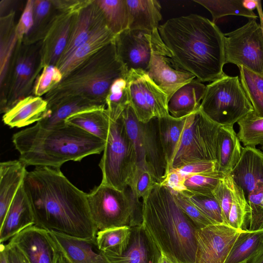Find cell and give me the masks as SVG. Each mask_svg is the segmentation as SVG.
Listing matches in <instances>:
<instances>
[{"label":"cell","instance_id":"6da1fadb","mask_svg":"<svg viewBox=\"0 0 263 263\" xmlns=\"http://www.w3.org/2000/svg\"><path fill=\"white\" fill-rule=\"evenodd\" d=\"M23 187L30 201L35 225L80 238H96L87 194L74 186L60 168L36 166L27 172Z\"/></svg>","mask_w":263,"mask_h":263},{"label":"cell","instance_id":"7a4b0ae2","mask_svg":"<svg viewBox=\"0 0 263 263\" xmlns=\"http://www.w3.org/2000/svg\"><path fill=\"white\" fill-rule=\"evenodd\" d=\"M174 64L201 82L226 74L225 36L215 23L196 14L168 20L158 28Z\"/></svg>","mask_w":263,"mask_h":263},{"label":"cell","instance_id":"3957f363","mask_svg":"<svg viewBox=\"0 0 263 263\" xmlns=\"http://www.w3.org/2000/svg\"><path fill=\"white\" fill-rule=\"evenodd\" d=\"M12 142L26 166L60 168L68 161L99 154L106 141L65 123L48 128L36 124L15 133Z\"/></svg>","mask_w":263,"mask_h":263},{"label":"cell","instance_id":"277c9868","mask_svg":"<svg viewBox=\"0 0 263 263\" xmlns=\"http://www.w3.org/2000/svg\"><path fill=\"white\" fill-rule=\"evenodd\" d=\"M142 203V225L161 251L176 263H195L198 228L174 193L157 184Z\"/></svg>","mask_w":263,"mask_h":263},{"label":"cell","instance_id":"5b68a950","mask_svg":"<svg viewBox=\"0 0 263 263\" xmlns=\"http://www.w3.org/2000/svg\"><path fill=\"white\" fill-rule=\"evenodd\" d=\"M127 73L117 55L114 40L63 77L43 98L48 106L66 98L81 97L106 107L111 84L117 79L126 78Z\"/></svg>","mask_w":263,"mask_h":263},{"label":"cell","instance_id":"8992f818","mask_svg":"<svg viewBox=\"0 0 263 263\" xmlns=\"http://www.w3.org/2000/svg\"><path fill=\"white\" fill-rule=\"evenodd\" d=\"M87 197L91 219L98 231L142 224L143 203L129 186L121 191L101 183Z\"/></svg>","mask_w":263,"mask_h":263},{"label":"cell","instance_id":"52a82bcc","mask_svg":"<svg viewBox=\"0 0 263 263\" xmlns=\"http://www.w3.org/2000/svg\"><path fill=\"white\" fill-rule=\"evenodd\" d=\"M200 110L220 126H232L254 111L238 76L226 74L206 85Z\"/></svg>","mask_w":263,"mask_h":263},{"label":"cell","instance_id":"ba28073f","mask_svg":"<svg viewBox=\"0 0 263 263\" xmlns=\"http://www.w3.org/2000/svg\"><path fill=\"white\" fill-rule=\"evenodd\" d=\"M120 118L134 149L135 171L142 169L149 171L160 184L166 163L159 140L158 118H153L147 123L141 122L129 105Z\"/></svg>","mask_w":263,"mask_h":263},{"label":"cell","instance_id":"9c48e42d","mask_svg":"<svg viewBox=\"0 0 263 263\" xmlns=\"http://www.w3.org/2000/svg\"><path fill=\"white\" fill-rule=\"evenodd\" d=\"M102 171L101 183L124 190L135 171V157L132 144L120 117L110 119L108 136L99 163Z\"/></svg>","mask_w":263,"mask_h":263},{"label":"cell","instance_id":"30bf717a","mask_svg":"<svg viewBox=\"0 0 263 263\" xmlns=\"http://www.w3.org/2000/svg\"><path fill=\"white\" fill-rule=\"evenodd\" d=\"M220 126L200 109L187 116L171 168L197 161H216L217 139Z\"/></svg>","mask_w":263,"mask_h":263},{"label":"cell","instance_id":"8fae6325","mask_svg":"<svg viewBox=\"0 0 263 263\" xmlns=\"http://www.w3.org/2000/svg\"><path fill=\"white\" fill-rule=\"evenodd\" d=\"M260 23L249 18L243 26L225 36L226 63L245 67L263 76V11L261 1L256 8Z\"/></svg>","mask_w":263,"mask_h":263},{"label":"cell","instance_id":"7c38bea8","mask_svg":"<svg viewBox=\"0 0 263 263\" xmlns=\"http://www.w3.org/2000/svg\"><path fill=\"white\" fill-rule=\"evenodd\" d=\"M115 43L117 55L128 72H147L154 55L172 57L158 29L147 31L127 29L116 36Z\"/></svg>","mask_w":263,"mask_h":263},{"label":"cell","instance_id":"4fadbf2b","mask_svg":"<svg viewBox=\"0 0 263 263\" xmlns=\"http://www.w3.org/2000/svg\"><path fill=\"white\" fill-rule=\"evenodd\" d=\"M126 79L129 105L140 122L147 123L153 118L170 115L167 95L149 77L147 72L130 70Z\"/></svg>","mask_w":263,"mask_h":263},{"label":"cell","instance_id":"5bb4252c","mask_svg":"<svg viewBox=\"0 0 263 263\" xmlns=\"http://www.w3.org/2000/svg\"><path fill=\"white\" fill-rule=\"evenodd\" d=\"M243 230L224 224H212L198 229L195 263H225Z\"/></svg>","mask_w":263,"mask_h":263},{"label":"cell","instance_id":"9a60e30c","mask_svg":"<svg viewBox=\"0 0 263 263\" xmlns=\"http://www.w3.org/2000/svg\"><path fill=\"white\" fill-rule=\"evenodd\" d=\"M25 255L30 263H57L60 253L49 230L33 225L10 240Z\"/></svg>","mask_w":263,"mask_h":263},{"label":"cell","instance_id":"2e32d148","mask_svg":"<svg viewBox=\"0 0 263 263\" xmlns=\"http://www.w3.org/2000/svg\"><path fill=\"white\" fill-rule=\"evenodd\" d=\"M103 252L110 263H158L162 253L142 224L131 228L129 243L122 253Z\"/></svg>","mask_w":263,"mask_h":263},{"label":"cell","instance_id":"e0dca14e","mask_svg":"<svg viewBox=\"0 0 263 263\" xmlns=\"http://www.w3.org/2000/svg\"><path fill=\"white\" fill-rule=\"evenodd\" d=\"M76 15L59 12L54 17L41 41L43 68L57 65L67 45Z\"/></svg>","mask_w":263,"mask_h":263},{"label":"cell","instance_id":"ac0fdd59","mask_svg":"<svg viewBox=\"0 0 263 263\" xmlns=\"http://www.w3.org/2000/svg\"><path fill=\"white\" fill-rule=\"evenodd\" d=\"M230 175L245 196L263 184V152L256 147H242L240 158Z\"/></svg>","mask_w":263,"mask_h":263},{"label":"cell","instance_id":"d6986e66","mask_svg":"<svg viewBox=\"0 0 263 263\" xmlns=\"http://www.w3.org/2000/svg\"><path fill=\"white\" fill-rule=\"evenodd\" d=\"M60 253L69 263H110L97 245L96 238L85 239L49 231Z\"/></svg>","mask_w":263,"mask_h":263},{"label":"cell","instance_id":"ffe728a7","mask_svg":"<svg viewBox=\"0 0 263 263\" xmlns=\"http://www.w3.org/2000/svg\"><path fill=\"white\" fill-rule=\"evenodd\" d=\"M105 22L95 0L77 13L67 45L56 66L59 67L63 65L88 39L93 30Z\"/></svg>","mask_w":263,"mask_h":263},{"label":"cell","instance_id":"44dd1931","mask_svg":"<svg viewBox=\"0 0 263 263\" xmlns=\"http://www.w3.org/2000/svg\"><path fill=\"white\" fill-rule=\"evenodd\" d=\"M147 73L168 96V100L180 87L196 78L193 74L177 67L170 57L154 55Z\"/></svg>","mask_w":263,"mask_h":263},{"label":"cell","instance_id":"7402d4cb","mask_svg":"<svg viewBox=\"0 0 263 263\" xmlns=\"http://www.w3.org/2000/svg\"><path fill=\"white\" fill-rule=\"evenodd\" d=\"M35 223L33 212L22 184L12 201L4 221L0 224L1 244L9 241L17 234Z\"/></svg>","mask_w":263,"mask_h":263},{"label":"cell","instance_id":"603a6c76","mask_svg":"<svg viewBox=\"0 0 263 263\" xmlns=\"http://www.w3.org/2000/svg\"><path fill=\"white\" fill-rule=\"evenodd\" d=\"M21 160L0 163V224L4 221L10 205L23 184L27 171Z\"/></svg>","mask_w":263,"mask_h":263},{"label":"cell","instance_id":"cb8c5ba5","mask_svg":"<svg viewBox=\"0 0 263 263\" xmlns=\"http://www.w3.org/2000/svg\"><path fill=\"white\" fill-rule=\"evenodd\" d=\"M15 11L1 14L0 20V86L1 100L6 96V83L11 61L17 43Z\"/></svg>","mask_w":263,"mask_h":263},{"label":"cell","instance_id":"d4e9b609","mask_svg":"<svg viewBox=\"0 0 263 263\" xmlns=\"http://www.w3.org/2000/svg\"><path fill=\"white\" fill-rule=\"evenodd\" d=\"M47 107L43 98L31 95L19 100L4 113L2 120L10 127H22L42 120Z\"/></svg>","mask_w":263,"mask_h":263},{"label":"cell","instance_id":"484cf974","mask_svg":"<svg viewBox=\"0 0 263 263\" xmlns=\"http://www.w3.org/2000/svg\"><path fill=\"white\" fill-rule=\"evenodd\" d=\"M206 86L197 79L179 88L168 101V111L175 118L187 116L198 110Z\"/></svg>","mask_w":263,"mask_h":263},{"label":"cell","instance_id":"4316f807","mask_svg":"<svg viewBox=\"0 0 263 263\" xmlns=\"http://www.w3.org/2000/svg\"><path fill=\"white\" fill-rule=\"evenodd\" d=\"M102 108L106 106L85 98L70 97L48 106L43 118L35 124L42 128H48L66 123L67 118L78 112Z\"/></svg>","mask_w":263,"mask_h":263},{"label":"cell","instance_id":"83f0119b","mask_svg":"<svg viewBox=\"0 0 263 263\" xmlns=\"http://www.w3.org/2000/svg\"><path fill=\"white\" fill-rule=\"evenodd\" d=\"M115 37L116 35L108 29L105 22L97 27L71 57L58 67L63 77L89 57L113 42Z\"/></svg>","mask_w":263,"mask_h":263},{"label":"cell","instance_id":"f1b7e54d","mask_svg":"<svg viewBox=\"0 0 263 263\" xmlns=\"http://www.w3.org/2000/svg\"><path fill=\"white\" fill-rule=\"evenodd\" d=\"M128 10V29L153 31L162 19L161 6L157 0H126Z\"/></svg>","mask_w":263,"mask_h":263},{"label":"cell","instance_id":"f546056e","mask_svg":"<svg viewBox=\"0 0 263 263\" xmlns=\"http://www.w3.org/2000/svg\"><path fill=\"white\" fill-rule=\"evenodd\" d=\"M242 147L237 134L232 126H221L216 147L218 172L224 175L230 174L238 162Z\"/></svg>","mask_w":263,"mask_h":263},{"label":"cell","instance_id":"4dcf8cb0","mask_svg":"<svg viewBox=\"0 0 263 263\" xmlns=\"http://www.w3.org/2000/svg\"><path fill=\"white\" fill-rule=\"evenodd\" d=\"M187 117L175 118L168 115L158 118L159 140L166 163L164 176L172 167L179 146Z\"/></svg>","mask_w":263,"mask_h":263},{"label":"cell","instance_id":"1f68e13d","mask_svg":"<svg viewBox=\"0 0 263 263\" xmlns=\"http://www.w3.org/2000/svg\"><path fill=\"white\" fill-rule=\"evenodd\" d=\"M65 122L106 141L110 127V118L106 108L85 110L72 115Z\"/></svg>","mask_w":263,"mask_h":263},{"label":"cell","instance_id":"d6a6232c","mask_svg":"<svg viewBox=\"0 0 263 263\" xmlns=\"http://www.w3.org/2000/svg\"><path fill=\"white\" fill-rule=\"evenodd\" d=\"M263 246V228L243 230L235 240L225 263H242L249 260Z\"/></svg>","mask_w":263,"mask_h":263},{"label":"cell","instance_id":"836d02e7","mask_svg":"<svg viewBox=\"0 0 263 263\" xmlns=\"http://www.w3.org/2000/svg\"><path fill=\"white\" fill-rule=\"evenodd\" d=\"M58 12L51 0H34L33 25L23 41L28 44L41 41Z\"/></svg>","mask_w":263,"mask_h":263},{"label":"cell","instance_id":"e575fe53","mask_svg":"<svg viewBox=\"0 0 263 263\" xmlns=\"http://www.w3.org/2000/svg\"><path fill=\"white\" fill-rule=\"evenodd\" d=\"M108 29L116 36L128 29V10L126 0H95Z\"/></svg>","mask_w":263,"mask_h":263},{"label":"cell","instance_id":"d590c367","mask_svg":"<svg viewBox=\"0 0 263 263\" xmlns=\"http://www.w3.org/2000/svg\"><path fill=\"white\" fill-rule=\"evenodd\" d=\"M131 235V227H115L98 231L96 241L100 250L120 254L126 248Z\"/></svg>","mask_w":263,"mask_h":263},{"label":"cell","instance_id":"8d00e7d4","mask_svg":"<svg viewBox=\"0 0 263 263\" xmlns=\"http://www.w3.org/2000/svg\"><path fill=\"white\" fill-rule=\"evenodd\" d=\"M240 82L253 106L255 114L263 118V76L245 67H239Z\"/></svg>","mask_w":263,"mask_h":263},{"label":"cell","instance_id":"74e56055","mask_svg":"<svg viewBox=\"0 0 263 263\" xmlns=\"http://www.w3.org/2000/svg\"><path fill=\"white\" fill-rule=\"evenodd\" d=\"M205 8L212 16V22L216 24L220 18L229 15L242 16L256 19L258 16L253 11L246 9L243 0H194Z\"/></svg>","mask_w":263,"mask_h":263},{"label":"cell","instance_id":"f35d334b","mask_svg":"<svg viewBox=\"0 0 263 263\" xmlns=\"http://www.w3.org/2000/svg\"><path fill=\"white\" fill-rule=\"evenodd\" d=\"M238 137L245 146L263 145V118L257 116L254 111L241 119Z\"/></svg>","mask_w":263,"mask_h":263},{"label":"cell","instance_id":"ab89813d","mask_svg":"<svg viewBox=\"0 0 263 263\" xmlns=\"http://www.w3.org/2000/svg\"><path fill=\"white\" fill-rule=\"evenodd\" d=\"M106 105L110 119L117 121L129 105L126 78L117 79L112 83L106 99Z\"/></svg>","mask_w":263,"mask_h":263},{"label":"cell","instance_id":"60d3db41","mask_svg":"<svg viewBox=\"0 0 263 263\" xmlns=\"http://www.w3.org/2000/svg\"><path fill=\"white\" fill-rule=\"evenodd\" d=\"M250 213V207L242 190L234 181L233 200L228 219V225L237 230H244Z\"/></svg>","mask_w":263,"mask_h":263},{"label":"cell","instance_id":"b9f144b4","mask_svg":"<svg viewBox=\"0 0 263 263\" xmlns=\"http://www.w3.org/2000/svg\"><path fill=\"white\" fill-rule=\"evenodd\" d=\"M218 172L193 175L185 178L184 185L186 191L194 194L209 195L212 192L224 177Z\"/></svg>","mask_w":263,"mask_h":263},{"label":"cell","instance_id":"7bdbcfd3","mask_svg":"<svg viewBox=\"0 0 263 263\" xmlns=\"http://www.w3.org/2000/svg\"><path fill=\"white\" fill-rule=\"evenodd\" d=\"M181 193L194 204L213 224H224L220 204L213 194H194L186 191Z\"/></svg>","mask_w":263,"mask_h":263},{"label":"cell","instance_id":"ee69618b","mask_svg":"<svg viewBox=\"0 0 263 263\" xmlns=\"http://www.w3.org/2000/svg\"><path fill=\"white\" fill-rule=\"evenodd\" d=\"M63 76L54 65L44 66L35 82L32 94L42 97L47 93L62 80Z\"/></svg>","mask_w":263,"mask_h":263},{"label":"cell","instance_id":"f6af8a7d","mask_svg":"<svg viewBox=\"0 0 263 263\" xmlns=\"http://www.w3.org/2000/svg\"><path fill=\"white\" fill-rule=\"evenodd\" d=\"M234 180L230 174L224 176L213 191L212 193L219 202L222 214L224 223L228 225V219L231 209L233 191Z\"/></svg>","mask_w":263,"mask_h":263},{"label":"cell","instance_id":"bcb514c9","mask_svg":"<svg viewBox=\"0 0 263 263\" xmlns=\"http://www.w3.org/2000/svg\"><path fill=\"white\" fill-rule=\"evenodd\" d=\"M250 213L248 230L254 231L263 228V184L251 192L247 197Z\"/></svg>","mask_w":263,"mask_h":263},{"label":"cell","instance_id":"7dc6e473","mask_svg":"<svg viewBox=\"0 0 263 263\" xmlns=\"http://www.w3.org/2000/svg\"><path fill=\"white\" fill-rule=\"evenodd\" d=\"M157 184L149 171L140 169L134 172L128 186L137 197L143 199Z\"/></svg>","mask_w":263,"mask_h":263},{"label":"cell","instance_id":"c3c4849f","mask_svg":"<svg viewBox=\"0 0 263 263\" xmlns=\"http://www.w3.org/2000/svg\"><path fill=\"white\" fill-rule=\"evenodd\" d=\"M173 193L175 199L181 210L194 222L198 229L213 224L200 210L190 201L185 195L180 193Z\"/></svg>","mask_w":263,"mask_h":263},{"label":"cell","instance_id":"681fc988","mask_svg":"<svg viewBox=\"0 0 263 263\" xmlns=\"http://www.w3.org/2000/svg\"><path fill=\"white\" fill-rule=\"evenodd\" d=\"M184 178L188 176L201 174L218 172L216 161H197L185 164L178 168H174Z\"/></svg>","mask_w":263,"mask_h":263},{"label":"cell","instance_id":"f907efd6","mask_svg":"<svg viewBox=\"0 0 263 263\" xmlns=\"http://www.w3.org/2000/svg\"><path fill=\"white\" fill-rule=\"evenodd\" d=\"M34 0H28L20 18L16 25L17 41H22L28 34L33 25V9Z\"/></svg>","mask_w":263,"mask_h":263},{"label":"cell","instance_id":"816d5d0a","mask_svg":"<svg viewBox=\"0 0 263 263\" xmlns=\"http://www.w3.org/2000/svg\"><path fill=\"white\" fill-rule=\"evenodd\" d=\"M60 12L75 14L91 3L93 0H51Z\"/></svg>","mask_w":263,"mask_h":263},{"label":"cell","instance_id":"f5cc1de1","mask_svg":"<svg viewBox=\"0 0 263 263\" xmlns=\"http://www.w3.org/2000/svg\"><path fill=\"white\" fill-rule=\"evenodd\" d=\"M184 178L176 170L171 168L163 177L160 184L168 188L173 193H183L186 190L184 185Z\"/></svg>","mask_w":263,"mask_h":263},{"label":"cell","instance_id":"db71d44e","mask_svg":"<svg viewBox=\"0 0 263 263\" xmlns=\"http://www.w3.org/2000/svg\"><path fill=\"white\" fill-rule=\"evenodd\" d=\"M0 246L4 250L7 263H30L23 252L11 241L1 243Z\"/></svg>","mask_w":263,"mask_h":263},{"label":"cell","instance_id":"11a10c76","mask_svg":"<svg viewBox=\"0 0 263 263\" xmlns=\"http://www.w3.org/2000/svg\"><path fill=\"white\" fill-rule=\"evenodd\" d=\"M248 263H263V246L252 256Z\"/></svg>","mask_w":263,"mask_h":263},{"label":"cell","instance_id":"9f6ffc18","mask_svg":"<svg viewBox=\"0 0 263 263\" xmlns=\"http://www.w3.org/2000/svg\"><path fill=\"white\" fill-rule=\"evenodd\" d=\"M258 3V0H243V6L249 11H253L256 9Z\"/></svg>","mask_w":263,"mask_h":263},{"label":"cell","instance_id":"6f0895ef","mask_svg":"<svg viewBox=\"0 0 263 263\" xmlns=\"http://www.w3.org/2000/svg\"><path fill=\"white\" fill-rule=\"evenodd\" d=\"M158 263H176L173 260L168 257L163 252L161 253V255L159 260Z\"/></svg>","mask_w":263,"mask_h":263},{"label":"cell","instance_id":"680465c9","mask_svg":"<svg viewBox=\"0 0 263 263\" xmlns=\"http://www.w3.org/2000/svg\"><path fill=\"white\" fill-rule=\"evenodd\" d=\"M0 263H7L4 251L1 246H0Z\"/></svg>","mask_w":263,"mask_h":263},{"label":"cell","instance_id":"91938a15","mask_svg":"<svg viewBox=\"0 0 263 263\" xmlns=\"http://www.w3.org/2000/svg\"><path fill=\"white\" fill-rule=\"evenodd\" d=\"M57 263H69L67 259L60 253Z\"/></svg>","mask_w":263,"mask_h":263},{"label":"cell","instance_id":"94428289","mask_svg":"<svg viewBox=\"0 0 263 263\" xmlns=\"http://www.w3.org/2000/svg\"><path fill=\"white\" fill-rule=\"evenodd\" d=\"M261 150H262V152H263V145H261Z\"/></svg>","mask_w":263,"mask_h":263},{"label":"cell","instance_id":"6125c7cd","mask_svg":"<svg viewBox=\"0 0 263 263\" xmlns=\"http://www.w3.org/2000/svg\"><path fill=\"white\" fill-rule=\"evenodd\" d=\"M242 263H248V262H247V261H246V262H242Z\"/></svg>","mask_w":263,"mask_h":263}]
</instances>
